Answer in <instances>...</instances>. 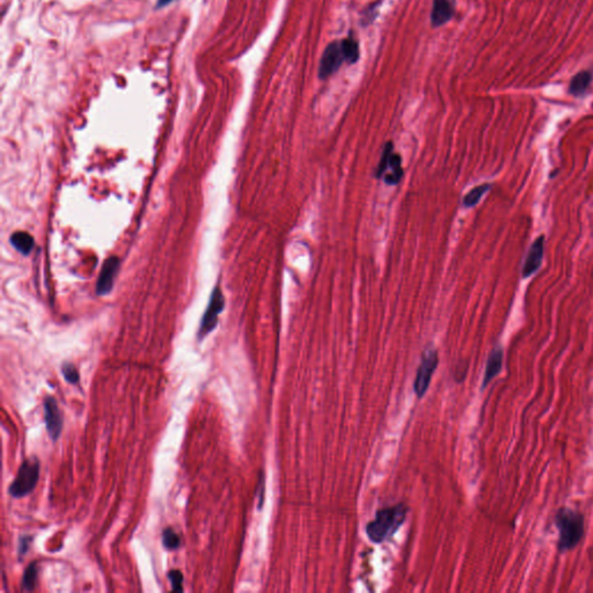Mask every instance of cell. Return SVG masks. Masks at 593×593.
Returning <instances> with one entry per match:
<instances>
[{
	"label": "cell",
	"instance_id": "obj_1",
	"mask_svg": "<svg viewBox=\"0 0 593 593\" xmlns=\"http://www.w3.org/2000/svg\"><path fill=\"white\" fill-rule=\"evenodd\" d=\"M408 511L409 508L405 503L378 510L373 520L365 527L369 539L372 543H381L392 538L406 522Z\"/></svg>",
	"mask_w": 593,
	"mask_h": 593
},
{
	"label": "cell",
	"instance_id": "obj_2",
	"mask_svg": "<svg viewBox=\"0 0 593 593\" xmlns=\"http://www.w3.org/2000/svg\"><path fill=\"white\" fill-rule=\"evenodd\" d=\"M555 524L559 529V539L557 546L561 552L571 550L577 546L584 534V518L580 513L570 509H559L556 513Z\"/></svg>",
	"mask_w": 593,
	"mask_h": 593
},
{
	"label": "cell",
	"instance_id": "obj_3",
	"mask_svg": "<svg viewBox=\"0 0 593 593\" xmlns=\"http://www.w3.org/2000/svg\"><path fill=\"white\" fill-rule=\"evenodd\" d=\"M40 478V462L35 458L28 459L20 466L15 479L8 488L10 495L14 499H22L31 494L36 487Z\"/></svg>",
	"mask_w": 593,
	"mask_h": 593
},
{
	"label": "cell",
	"instance_id": "obj_4",
	"mask_svg": "<svg viewBox=\"0 0 593 593\" xmlns=\"http://www.w3.org/2000/svg\"><path fill=\"white\" fill-rule=\"evenodd\" d=\"M393 148H394L391 142L385 145L380 162L376 169V176L378 179L383 178L385 183L391 185H398L403 178L401 157L398 153H394Z\"/></svg>",
	"mask_w": 593,
	"mask_h": 593
},
{
	"label": "cell",
	"instance_id": "obj_5",
	"mask_svg": "<svg viewBox=\"0 0 593 593\" xmlns=\"http://www.w3.org/2000/svg\"><path fill=\"white\" fill-rule=\"evenodd\" d=\"M438 363L439 358L437 350L428 349V350L424 351L414 381V392L418 399H422L427 394L430 383H431L432 376L435 373Z\"/></svg>",
	"mask_w": 593,
	"mask_h": 593
},
{
	"label": "cell",
	"instance_id": "obj_6",
	"mask_svg": "<svg viewBox=\"0 0 593 593\" xmlns=\"http://www.w3.org/2000/svg\"><path fill=\"white\" fill-rule=\"evenodd\" d=\"M344 62H345V57L342 49V42L341 40L333 41L326 47L321 57L319 78L321 80H326L328 78H331L340 70Z\"/></svg>",
	"mask_w": 593,
	"mask_h": 593
},
{
	"label": "cell",
	"instance_id": "obj_7",
	"mask_svg": "<svg viewBox=\"0 0 593 593\" xmlns=\"http://www.w3.org/2000/svg\"><path fill=\"white\" fill-rule=\"evenodd\" d=\"M224 306H225V300H224L222 292L220 291V287H216L213 291V294H211V298H210L209 305H208L206 314H204L202 322H201V327H199V337L201 340L204 338L208 334L211 333L216 328L217 322H218V315L222 313Z\"/></svg>",
	"mask_w": 593,
	"mask_h": 593
},
{
	"label": "cell",
	"instance_id": "obj_8",
	"mask_svg": "<svg viewBox=\"0 0 593 593\" xmlns=\"http://www.w3.org/2000/svg\"><path fill=\"white\" fill-rule=\"evenodd\" d=\"M44 420L47 425V431L52 441H57L63 429V416L58 407L57 401L52 396H47L44 400Z\"/></svg>",
	"mask_w": 593,
	"mask_h": 593
},
{
	"label": "cell",
	"instance_id": "obj_9",
	"mask_svg": "<svg viewBox=\"0 0 593 593\" xmlns=\"http://www.w3.org/2000/svg\"><path fill=\"white\" fill-rule=\"evenodd\" d=\"M120 268V259L116 257H109L102 266L101 273L97 284V294L105 296L110 292L114 285L115 277Z\"/></svg>",
	"mask_w": 593,
	"mask_h": 593
},
{
	"label": "cell",
	"instance_id": "obj_10",
	"mask_svg": "<svg viewBox=\"0 0 593 593\" xmlns=\"http://www.w3.org/2000/svg\"><path fill=\"white\" fill-rule=\"evenodd\" d=\"M543 252H545V236H540L532 243V246L527 253V257H526L522 270L524 278L532 276L533 273L539 269L541 263H543Z\"/></svg>",
	"mask_w": 593,
	"mask_h": 593
},
{
	"label": "cell",
	"instance_id": "obj_11",
	"mask_svg": "<svg viewBox=\"0 0 593 593\" xmlns=\"http://www.w3.org/2000/svg\"><path fill=\"white\" fill-rule=\"evenodd\" d=\"M455 14V0H434L431 10L432 27H442L452 20Z\"/></svg>",
	"mask_w": 593,
	"mask_h": 593
},
{
	"label": "cell",
	"instance_id": "obj_12",
	"mask_svg": "<svg viewBox=\"0 0 593 593\" xmlns=\"http://www.w3.org/2000/svg\"><path fill=\"white\" fill-rule=\"evenodd\" d=\"M592 80V72L590 70H582V71L577 72L571 78L568 91H569L570 94L576 97V98L584 97V95L587 94V92L589 91Z\"/></svg>",
	"mask_w": 593,
	"mask_h": 593
},
{
	"label": "cell",
	"instance_id": "obj_13",
	"mask_svg": "<svg viewBox=\"0 0 593 593\" xmlns=\"http://www.w3.org/2000/svg\"><path fill=\"white\" fill-rule=\"evenodd\" d=\"M502 348H495L492 351V354L489 355L488 361H487L482 387H485L499 373V371L502 369Z\"/></svg>",
	"mask_w": 593,
	"mask_h": 593
},
{
	"label": "cell",
	"instance_id": "obj_14",
	"mask_svg": "<svg viewBox=\"0 0 593 593\" xmlns=\"http://www.w3.org/2000/svg\"><path fill=\"white\" fill-rule=\"evenodd\" d=\"M341 42H342V49H343L344 57L348 64L352 65L357 63L361 56V49H359V42L357 38L352 35V33H350L349 36L341 40Z\"/></svg>",
	"mask_w": 593,
	"mask_h": 593
},
{
	"label": "cell",
	"instance_id": "obj_15",
	"mask_svg": "<svg viewBox=\"0 0 593 593\" xmlns=\"http://www.w3.org/2000/svg\"><path fill=\"white\" fill-rule=\"evenodd\" d=\"M10 243L17 252H20L24 255H29L35 246L34 238L31 234H28L27 232H22V231L12 234Z\"/></svg>",
	"mask_w": 593,
	"mask_h": 593
},
{
	"label": "cell",
	"instance_id": "obj_16",
	"mask_svg": "<svg viewBox=\"0 0 593 593\" xmlns=\"http://www.w3.org/2000/svg\"><path fill=\"white\" fill-rule=\"evenodd\" d=\"M492 188V185L485 183V185H478L476 188H473L469 194H466L462 201V204L465 208H473L481 201L482 197L485 194L489 192V189Z\"/></svg>",
	"mask_w": 593,
	"mask_h": 593
},
{
	"label": "cell",
	"instance_id": "obj_17",
	"mask_svg": "<svg viewBox=\"0 0 593 593\" xmlns=\"http://www.w3.org/2000/svg\"><path fill=\"white\" fill-rule=\"evenodd\" d=\"M381 3H383V0L372 3L362 12L361 24L363 27H368L370 24H373L376 19H377L378 13H379V7H380Z\"/></svg>",
	"mask_w": 593,
	"mask_h": 593
},
{
	"label": "cell",
	"instance_id": "obj_18",
	"mask_svg": "<svg viewBox=\"0 0 593 593\" xmlns=\"http://www.w3.org/2000/svg\"><path fill=\"white\" fill-rule=\"evenodd\" d=\"M180 536L172 529H167L162 533V545L166 550H176L180 547Z\"/></svg>",
	"mask_w": 593,
	"mask_h": 593
},
{
	"label": "cell",
	"instance_id": "obj_19",
	"mask_svg": "<svg viewBox=\"0 0 593 593\" xmlns=\"http://www.w3.org/2000/svg\"><path fill=\"white\" fill-rule=\"evenodd\" d=\"M37 578V568L35 563H31V566H28L24 571V580H22V587L24 590H34L35 584H36Z\"/></svg>",
	"mask_w": 593,
	"mask_h": 593
},
{
	"label": "cell",
	"instance_id": "obj_20",
	"mask_svg": "<svg viewBox=\"0 0 593 593\" xmlns=\"http://www.w3.org/2000/svg\"><path fill=\"white\" fill-rule=\"evenodd\" d=\"M62 372H63V376H64L65 379L70 384H78L79 383V372H78L77 369L74 366L73 364H70V363H65L63 366H62Z\"/></svg>",
	"mask_w": 593,
	"mask_h": 593
},
{
	"label": "cell",
	"instance_id": "obj_21",
	"mask_svg": "<svg viewBox=\"0 0 593 593\" xmlns=\"http://www.w3.org/2000/svg\"><path fill=\"white\" fill-rule=\"evenodd\" d=\"M169 580L171 584H172L173 590L183 592V576L181 571H179V570H171L169 573Z\"/></svg>",
	"mask_w": 593,
	"mask_h": 593
},
{
	"label": "cell",
	"instance_id": "obj_22",
	"mask_svg": "<svg viewBox=\"0 0 593 593\" xmlns=\"http://www.w3.org/2000/svg\"><path fill=\"white\" fill-rule=\"evenodd\" d=\"M31 538H27V536H24V538H21L20 543H19V553L20 555H24L28 550H29V545H31Z\"/></svg>",
	"mask_w": 593,
	"mask_h": 593
},
{
	"label": "cell",
	"instance_id": "obj_23",
	"mask_svg": "<svg viewBox=\"0 0 593 593\" xmlns=\"http://www.w3.org/2000/svg\"><path fill=\"white\" fill-rule=\"evenodd\" d=\"M173 0H158V3H157V7H164L166 5H169V3H172Z\"/></svg>",
	"mask_w": 593,
	"mask_h": 593
}]
</instances>
